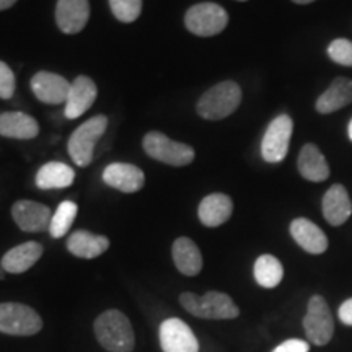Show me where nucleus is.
<instances>
[{
    "mask_svg": "<svg viewBox=\"0 0 352 352\" xmlns=\"http://www.w3.org/2000/svg\"><path fill=\"white\" fill-rule=\"evenodd\" d=\"M95 336L108 352H132L135 344L134 329L120 310H107L95 320Z\"/></svg>",
    "mask_w": 352,
    "mask_h": 352,
    "instance_id": "1",
    "label": "nucleus"
},
{
    "mask_svg": "<svg viewBox=\"0 0 352 352\" xmlns=\"http://www.w3.org/2000/svg\"><path fill=\"white\" fill-rule=\"evenodd\" d=\"M241 103V88L236 82H220L209 88L196 104V111L201 118L209 121H219L236 111Z\"/></svg>",
    "mask_w": 352,
    "mask_h": 352,
    "instance_id": "2",
    "label": "nucleus"
},
{
    "mask_svg": "<svg viewBox=\"0 0 352 352\" xmlns=\"http://www.w3.org/2000/svg\"><path fill=\"white\" fill-rule=\"evenodd\" d=\"M179 302L184 310L202 320H233L240 315L239 307L230 296L215 290H210L204 296L184 292L179 296Z\"/></svg>",
    "mask_w": 352,
    "mask_h": 352,
    "instance_id": "3",
    "label": "nucleus"
},
{
    "mask_svg": "<svg viewBox=\"0 0 352 352\" xmlns=\"http://www.w3.org/2000/svg\"><path fill=\"white\" fill-rule=\"evenodd\" d=\"M108 126V118L103 114L90 118L82 126H78L69 139V155L74 164L78 166H87L94 160L95 144L104 134Z\"/></svg>",
    "mask_w": 352,
    "mask_h": 352,
    "instance_id": "4",
    "label": "nucleus"
},
{
    "mask_svg": "<svg viewBox=\"0 0 352 352\" xmlns=\"http://www.w3.org/2000/svg\"><path fill=\"white\" fill-rule=\"evenodd\" d=\"M142 147L148 157L171 166H186L195 160V148L191 145L171 140L158 131L145 134Z\"/></svg>",
    "mask_w": 352,
    "mask_h": 352,
    "instance_id": "5",
    "label": "nucleus"
},
{
    "mask_svg": "<svg viewBox=\"0 0 352 352\" xmlns=\"http://www.w3.org/2000/svg\"><path fill=\"white\" fill-rule=\"evenodd\" d=\"M43 320L32 307L16 302L0 303V333L10 336H33L41 331Z\"/></svg>",
    "mask_w": 352,
    "mask_h": 352,
    "instance_id": "6",
    "label": "nucleus"
},
{
    "mask_svg": "<svg viewBox=\"0 0 352 352\" xmlns=\"http://www.w3.org/2000/svg\"><path fill=\"white\" fill-rule=\"evenodd\" d=\"M184 25L196 36H215L227 28L228 13L217 3H196L184 15Z\"/></svg>",
    "mask_w": 352,
    "mask_h": 352,
    "instance_id": "7",
    "label": "nucleus"
},
{
    "mask_svg": "<svg viewBox=\"0 0 352 352\" xmlns=\"http://www.w3.org/2000/svg\"><path fill=\"white\" fill-rule=\"evenodd\" d=\"M307 338L315 346H327L334 333V321L327 300L321 296H314L308 300L307 315L303 318Z\"/></svg>",
    "mask_w": 352,
    "mask_h": 352,
    "instance_id": "8",
    "label": "nucleus"
},
{
    "mask_svg": "<svg viewBox=\"0 0 352 352\" xmlns=\"http://www.w3.org/2000/svg\"><path fill=\"white\" fill-rule=\"evenodd\" d=\"M294 122L287 114H280L267 126L261 142V155L267 164H279L289 152Z\"/></svg>",
    "mask_w": 352,
    "mask_h": 352,
    "instance_id": "9",
    "label": "nucleus"
},
{
    "mask_svg": "<svg viewBox=\"0 0 352 352\" xmlns=\"http://www.w3.org/2000/svg\"><path fill=\"white\" fill-rule=\"evenodd\" d=\"M160 346L164 352H199L195 333L179 318H168L160 324Z\"/></svg>",
    "mask_w": 352,
    "mask_h": 352,
    "instance_id": "10",
    "label": "nucleus"
},
{
    "mask_svg": "<svg viewBox=\"0 0 352 352\" xmlns=\"http://www.w3.org/2000/svg\"><path fill=\"white\" fill-rule=\"evenodd\" d=\"M12 217L23 232L50 230L52 214L47 206L34 201H16L12 208Z\"/></svg>",
    "mask_w": 352,
    "mask_h": 352,
    "instance_id": "11",
    "label": "nucleus"
},
{
    "mask_svg": "<svg viewBox=\"0 0 352 352\" xmlns=\"http://www.w3.org/2000/svg\"><path fill=\"white\" fill-rule=\"evenodd\" d=\"M70 85L72 83L65 80L64 77L57 76V74L41 72L34 74L32 78V91L39 101L47 104H60L67 101Z\"/></svg>",
    "mask_w": 352,
    "mask_h": 352,
    "instance_id": "12",
    "label": "nucleus"
},
{
    "mask_svg": "<svg viewBox=\"0 0 352 352\" xmlns=\"http://www.w3.org/2000/svg\"><path fill=\"white\" fill-rule=\"evenodd\" d=\"M90 16L88 0H57L56 23L65 34L80 33Z\"/></svg>",
    "mask_w": 352,
    "mask_h": 352,
    "instance_id": "13",
    "label": "nucleus"
},
{
    "mask_svg": "<svg viewBox=\"0 0 352 352\" xmlns=\"http://www.w3.org/2000/svg\"><path fill=\"white\" fill-rule=\"evenodd\" d=\"M96 95H98V90H96L95 82L90 77H77L72 85H70L67 101H65V118L67 120H77V118H80L95 103Z\"/></svg>",
    "mask_w": 352,
    "mask_h": 352,
    "instance_id": "14",
    "label": "nucleus"
},
{
    "mask_svg": "<svg viewBox=\"0 0 352 352\" xmlns=\"http://www.w3.org/2000/svg\"><path fill=\"white\" fill-rule=\"evenodd\" d=\"M103 182L121 192H138L144 186L145 175L135 165L111 164L103 171Z\"/></svg>",
    "mask_w": 352,
    "mask_h": 352,
    "instance_id": "15",
    "label": "nucleus"
},
{
    "mask_svg": "<svg viewBox=\"0 0 352 352\" xmlns=\"http://www.w3.org/2000/svg\"><path fill=\"white\" fill-rule=\"evenodd\" d=\"M290 235L300 248L310 254H321L328 250V236L308 219H296L290 223Z\"/></svg>",
    "mask_w": 352,
    "mask_h": 352,
    "instance_id": "16",
    "label": "nucleus"
},
{
    "mask_svg": "<svg viewBox=\"0 0 352 352\" xmlns=\"http://www.w3.org/2000/svg\"><path fill=\"white\" fill-rule=\"evenodd\" d=\"M41 256L43 245L38 243V241H26V243L13 246L12 250H8L3 254L0 266L10 274H21V272H26L30 267H33Z\"/></svg>",
    "mask_w": 352,
    "mask_h": 352,
    "instance_id": "17",
    "label": "nucleus"
},
{
    "mask_svg": "<svg viewBox=\"0 0 352 352\" xmlns=\"http://www.w3.org/2000/svg\"><path fill=\"white\" fill-rule=\"evenodd\" d=\"M352 204L342 184H333L323 197V215L333 227H340L351 217Z\"/></svg>",
    "mask_w": 352,
    "mask_h": 352,
    "instance_id": "18",
    "label": "nucleus"
},
{
    "mask_svg": "<svg viewBox=\"0 0 352 352\" xmlns=\"http://www.w3.org/2000/svg\"><path fill=\"white\" fill-rule=\"evenodd\" d=\"M39 134L38 121L21 111H8L0 114V135L8 139L28 140Z\"/></svg>",
    "mask_w": 352,
    "mask_h": 352,
    "instance_id": "19",
    "label": "nucleus"
},
{
    "mask_svg": "<svg viewBox=\"0 0 352 352\" xmlns=\"http://www.w3.org/2000/svg\"><path fill=\"white\" fill-rule=\"evenodd\" d=\"M233 202L227 195L222 192H214V195L206 196L199 204V220L206 227H219L226 223L232 217Z\"/></svg>",
    "mask_w": 352,
    "mask_h": 352,
    "instance_id": "20",
    "label": "nucleus"
},
{
    "mask_svg": "<svg viewBox=\"0 0 352 352\" xmlns=\"http://www.w3.org/2000/svg\"><path fill=\"white\" fill-rule=\"evenodd\" d=\"M352 103V80L346 77L334 78L331 85L316 100V111L321 114H331Z\"/></svg>",
    "mask_w": 352,
    "mask_h": 352,
    "instance_id": "21",
    "label": "nucleus"
},
{
    "mask_svg": "<svg viewBox=\"0 0 352 352\" xmlns=\"http://www.w3.org/2000/svg\"><path fill=\"white\" fill-rule=\"evenodd\" d=\"M298 171L307 182L320 183L328 179L329 176V166L327 158L323 157V153L315 144H307L303 145L300 155L297 160Z\"/></svg>",
    "mask_w": 352,
    "mask_h": 352,
    "instance_id": "22",
    "label": "nucleus"
},
{
    "mask_svg": "<svg viewBox=\"0 0 352 352\" xmlns=\"http://www.w3.org/2000/svg\"><path fill=\"white\" fill-rule=\"evenodd\" d=\"M109 248L108 236L95 235L87 230H77L69 236L67 250L74 256L83 259H94L103 254Z\"/></svg>",
    "mask_w": 352,
    "mask_h": 352,
    "instance_id": "23",
    "label": "nucleus"
},
{
    "mask_svg": "<svg viewBox=\"0 0 352 352\" xmlns=\"http://www.w3.org/2000/svg\"><path fill=\"white\" fill-rule=\"evenodd\" d=\"M171 254H173V261L176 270H178L184 276H197L202 270V254L197 248V245L191 239L182 236V239L175 240L173 248H171Z\"/></svg>",
    "mask_w": 352,
    "mask_h": 352,
    "instance_id": "24",
    "label": "nucleus"
},
{
    "mask_svg": "<svg viewBox=\"0 0 352 352\" xmlns=\"http://www.w3.org/2000/svg\"><path fill=\"white\" fill-rule=\"evenodd\" d=\"M76 179V171L63 162L44 164L36 173V186L39 189L69 188Z\"/></svg>",
    "mask_w": 352,
    "mask_h": 352,
    "instance_id": "25",
    "label": "nucleus"
},
{
    "mask_svg": "<svg viewBox=\"0 0 352 352\" xmlns=\"http://www.w3.org/2000/svg\"><path fill=\"white\" fill-rule=\"evenodd\" d=\"M284 277V267L272 254H263L254 263V279L264 289H274Z\"/></svg>",
    "mask_w": 352,
    "mask_h": 352,
    "instance_id": "26",
    "label": "nucleus"
},
{
    "mask_svg": "<svg viewBox=\"0 0 352 352\" xmlns=\"http://www.w3.org/2000/svg\"><path fill=\"white\" fill-rule=\"evenodd\" d=\"M77 215V204L72 201H64L60 202L59 208L56 209L54 215L51 219L50 233L52 239H63L72 227L74 220Z\"/></svg>",
    "mask_w": 352,
    "mask_h": 352,
    "instance_id": "27",
    "label": "nucleus"
},
{
    "mask_svg": "<svg viewBox=\"0 0 352 352\" xmlns=\"http://www.w3.org/2000/svg\"><path fill=\"white\" fill-rule=\"evenodd\" d=\"M113 15L122 23H132L142 12V0H109Z\"/></svg>",
    "mask_w": 352,
    "mask_h": 352,
    "instance_id": "28",
    "label": "nucleus"
},
{
    "mask_svg": "<svg viewBox=\"0 0 352 352\" xmlns=\"http://www.w3.org/2000/svg\"><path fill=\"white\" fill-rule=\"evenodd\" d=\"M328 56L331 57L333 63L352 67V43L344 38L334 39L328 46Z\"/></svg>",
    "mask_w": 352,
    "mask_h": 352,
    "instance_id": "29",
    "label": "nucleus"
},
{
    "mask_svg": "<svg viewBox=\"0 0 352 352\" xmlns=\"http://www.w3.org/2000/svg\"><path fill=\"white\" fill-rule=\"evenodd\" d=\"M15 74L3 60H0V98L10 100L15 94Z\"/></svg>",
    "mask_w": 352,
    "mask_h": 352,
    "instance_id": "30",
    "label": "nucleus"
},
{
    "mask_svg": "<svg viewBox=\"0 0 352 352\" xmlns=\"http://www.w3.org/2000/svg\"><path fill=\"white\" fill-rule=\"evenodd\" d=\"M310 344L302 340H287L280 346H277L272 352H308Z\"/></svg>",
    "mask_w": 352,
    "mask_h": 352,
    "instance_id": "31",
    "label": "nucleus"
},
{
    "mask_svg": "<svg viewBox=\"0 0 352 352\" xmlns=\"http://www.w3.org/2000/svg\"><path fill=\"white\" fill-rule=\"evenodd\" d=\"M340 320L347 327H352V298H347L340 307Z\"/></svg>",
    "mask_w": 352,
    "mask_h": 352,
    "instance_id": "32",
    "label": "nucleus"
},
{
    "mask_svg": "<svg viewBox=\"0 0 352 352\" xmlns=\"http://www.w3.org/2000/svg\"><path fill=\"white\" fill-rule=\"evenodd\" d=\"M16 3V0H0V10H7V8L13 7Z\"/></svg>",
    "mask_w": 352,
    "mask_h": 352,
    "instance_id": "33",
    "label": "nucleus"
},
{
    "mask_svg": "<svg viewBox=\"0 0 352 352\" xmlns=\"http://www.w3.org/2000/svg\"><path fill=\"white\" fill-rule=\"evenodd\" d=\"M292 2L298 3V6H307V3H311V2H315V0H292Z\"/></svg>",
    "mask_w": 352,
    "mask_h": 352,
    "instance_id": "34",
    "label": "nucleus"
},
{
    "mask_svg": "<svg viewBox=\"0 0 352 352\" xmlns=\"http://www.w3.org/2000/svg\"><path fill=\"white\" fill-rule=\"evenodd\" d=\"M347 132H349V139L352 140V120L349 122V127H347Z\"/></svg>",
    "mask_w": 352,
    "mask_h": 352,
    "instance_id": "35",
    "label": "nucleus"
},
{
    "mask_svg": "<svg viewBox=\"0 0 352 352\" xmlns=\"http://www.w3.org/2000/svg\"><path fill=\"white\" fill-rule=\"evenodd\" d=\"M239 2H246V0H239Z\"/></svg>",
    "mask_w": 352,
    "mask_h": 352,
    "instance_id": "36",
    "label": "nucleus"
}]
</instances>
